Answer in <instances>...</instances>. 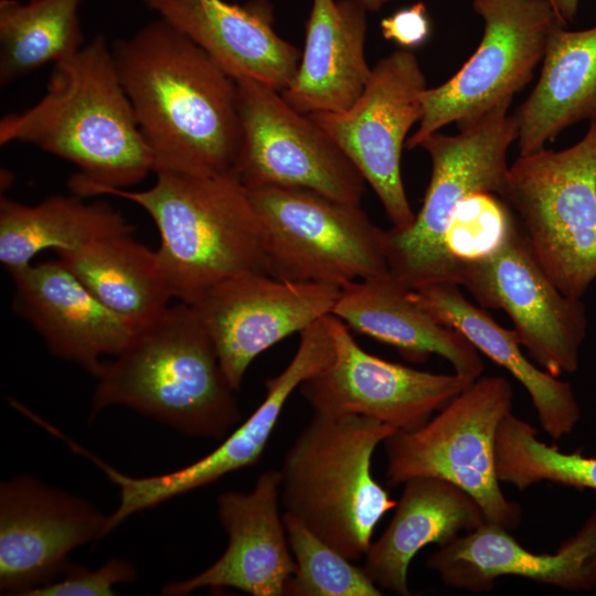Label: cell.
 Wrapping results in <instances>:
<instances>
[{
	"mask_svg": "<svg viewBox=\"0 0 596 596\" xmlns=\"http://www.w3.org/2000/svg\"><path fill=\"white\" fill-rule=\"evenodd\" d=\"M413 294L439 322L457 330L522 384L551 438L572 433L581 408L571 384L535 366L521 351L514 330L501 327L486 310L468 301L456 284H427L413 289Z\"/></svg>",
	"mask_w": 596,
	"mask_h": 596,
	"instance_id": "obj_25",
	"label": "cell"
},
{
	"mask_svg": "<svg viewBox=\"0 0 596 596\" xmlns=\"http://www.w3.org/2000/svg\"><path fill=\"white\" fill-rule=\"evenodd\" d=\"M104 362L91 416L123 405L184 434L221 439L241 422L235 390L193 308L168 306Z\"/></svg>",
	"mask_w": 596,
	"mask_h": 596,
	"instance_id": "obj_3",
	"label": "cell"
},
{
	"mask_svg": "<svg viewBox=\"0 0 596 596\" xmlns=\"http://www.w3.org/2000/svg\"><path fill=\"white\" fill-rule=\"evenodd\" d=\"M107 517L92 503L18 476L0 486V588L25 593L64 573L74 549L106 535Z\"/></svg>",
	"mask_w": 596,
	"mask_h": 596,
	"instance_id": "obj_17",
	"label": "cell"
},
{
	"mask_svg": "<svg viewBox=\"0 0 596 596\" xmlns=\"http://www.w3.org/2000/svg\"><path fill=\"white\" fill-rule=\"evenodd\" d=\"M395 427L360 415L313 413L279 471L288 514L350 561L365 556L373 531L395 508L372 475V457Z\"/></svg>",
	"mask_w": 596,
	"mask_h": 596,
	"instance_id": "obj_5",
	"label": "cell"
},
{
	"mask_svg": "<svg viewBox=\"0 0 596 596\" xmlns=\"http://www.w3.org/2000/svg\"><path fill=\"white\" fill-rule=\"evenodd\" d=\"M390 524L365 553L364 571L383 592L408 596L411 561L430 543L443 546L486 522L479 503L456 485L436 477L404 483Z\"/></svg>",
	"mask_w": 596,
	"mask_h": 596,
	"instance_id": "obj_24",
	"label": "cell"
},
{
	"mask_svg": "<svg viewBox=\"0 0 596 596\" xmlns=\"http://www.w3.org/2000/svg\"><path fill=\"white\" fill-rule=\"evenodd\" d=\"M444 585L470 593L493 589L497 578L518 576L570 592L596 587V511L556 553L535 554L511 531L488 522L439 546L426 558Z\"/></svg>",
	"mask_w": 596,
	"mask_h": 596,
	"instance_id": "obj_20",
	"label": "cell"
},
{
	"mask_svg": "<svg viewBox=\"0 0 596 596\" xmlns=\"http://www.w3.org/2000/svg\"><path fill=\"white\" fill-rule=\"evenodd\" d=\"M299 334V345L290 362L279 374L266 381V395L258 407L213 451L191 465L159 476L136 478L119 472L82 446L76 447L77 454L94 462L119 488V503L107 517L106 534L135 513L209 486L260 460L292 392L332 359L333 341L328 317L313 322Z\"/></svg>",
	"mask_w": 596,
	"mask_h": 596,
	"instance_id": "obj_14",
	"label": "cell"
},
{
	"mask_svg": "<svg viewBox=\"0 0 596 596\" xmlns=\"http://www.w3.org/2000/svg\"><path fill=\"white\" fill-rule=\"evenodd\" d=\"M12 307L56 356L95 376L105 355L116 356L136 328L99 301L61 259L31 264L10 274Z\"/></svg>",
	"mask_w": 596,
	"mask_h": 596,
	"instance_id": "obj_19",
	"label": "cell"
},
{
	"mask_svg": "<svg viewBox=\"0 0 596 596\" xmlns=\"http://www.w3.org/2000/svg\"><path fill=\"white\" fill-rule=\"evenodd\" d=\"M58 259L106 307L136 329L158 317L172 294L156 251L132 233L107 236Z\"/></svg>",
	"mask_w": 596,
	"mask_h": 596,
	"instance_id": "obj_28",
	"label": "cell"
},
{
	"mask_svg": "<svg viewBox=\"0 0 596 596\" xmlns=\"http://www.w3.org/2000/svg\"><path fill=\"white\" fill-rule=\"evenodd\" d=\"M494 459L499 481L520 491L541 481L596 491V457L584 456L581 449L563 453L542 443L536 429L512 413L498 428Z\"/></svg>",
	"mask_w": 596,
	"mask_h": 596,
	"instance_id": "obj_30",
	"label": "cell"
},
{
	"mask_svg": "<svg viewBox=\"0 0 596 596\" xmlns=\"http://www.w3.org/2000/svg\"><path fill=\"white\" fill-rule=\"evenodd\" d=\"M134 566L123 560L111 558L97 570L68 565L64 576L25 593L24 596H113L115 586L136 579Z\"/></svg>",
	"mask_w": 596,
	"mask_h": 596,
	"instance_id": "obj_33",
	"label": "cell"
},
{
	"mask_svg": "<svg viewBox=\"0 0 596 596\" xmlns=\"http://www.w3.org/2000/svg\"><path fill=\"white\" fill-rule=\"evenodd\" d=\"M457 284L481 307L503 310L521 347L544 371L558 377L577 370L587 328L585 306L552 283L518 223L493 254L458 265Z\"/></svg>",
	"mask_w": 596,
	"mask_h": 596,
	"instance_id": "obj_13",
	"label": "cell"
},
{
	"mask_svg": "<svg viewBox=\"0 0 596 596\" xmlns=\"http://www.w3.org/2000/svg\"><path fill=\"white\" fill-rule=\"evenodd\" d=\"M368 11H377L392 0H359Z\"/></svg>",
	"mask_w": 596,
	"mask_h": 596,
	"instance_id": "obj_36",
	"label": "cell"
},
{
	"mask_svg": "<svg viewBox=\"0 0 596 596\" xmlns=\"http://www.w3.org/2000/svg\"><path fill=\"white\" fill-rule=\"evenodd\" d=\"M296 571L288 579V596H381L363 567L332 549L292 517L283 515Z\"/></svg>",
	"mask_w": 596,
	"mask_h": 596,
	"instance_id": "obj_31",
	"label": "cell"
},
{
	"mask_svg": "<svg viewBox=\"0 0 596 596\" xmlns=\"http://www.w3.org/2000/svg\"><path fill=\"white\" fill-rule=\"evenodd\" d=\"M331 361L299 386L313 413L360 415L413 430L472 382L454 374L416 370L363 350L344 322L328 316Z\"/></svg>",
	"mask_w": 596,
	"mask_h": 596,
	"instance_id": "obj_15",
	"label": "cell"
},
{
	"mask_svg": "<svg viewBox=\"0 0 596 596\" xmlns=\"http://www.w3.org/2000/svg\"><path fill=\"white\" fill-rule=\"evenodd\" d=\"M472 7L483 21L479 46L453 77L424 91L408 149L448 124L464 125L512 100L533 78L550 32L561 23L549 0H472Z\"/></svg>",
	"mask_w": 596,
	"mask_h": 596,
	"instance_id": "obj_10",
	"label": "cell"
},
{
	"mask_svg": "<svg viewBox=\"0 0 596 596\" xmlns=\"http://www.w3.org/2000/svg\"><path fill=\"white\" fill-rule=\"evenodd\" d=\"M564 26L552 28L539 81L514 114L520 156L538 152L570 126L596 118V26Z\"/></svg>",
	"mask_w": 596,
	"mask_h": 596,
	"instance_id": "obj_26",
	"label": "cell"
},
{
	"mask_svg": "<svg viewBox=\"0 0 596 596\" xmlns=\"http://www.w3.org/2000/svg\"><path fill=\"white\" fill-rule=\"evenodd\" d=\"M368 10L359 0H312L297 72L280 94L301 114L343 111L371 75L364 43Z\"/></svg>",
	"mask_w": 596,
	"mask_h": 596,
	"instance_id": "obj_23",
	"label": "cell"
},
{
	"mask_svg": "<svg viewBox=\"0 0 596 596\" xmlns=\"http://www.w3.org/2000/svg\"><path fill=\"white\" fill-rule=\"evenodd\" d=\"M111 53L153 172L234 173L241 121L231 75L162 18L116 40Z\"/></svg>",
	"mask_w": 596,
	"mask_h": 596,
	"instance_id": "obj_1",
	"label": "cell"
},
{
	"mask_svg": "<svg viewBox=\"0 0 596 596\" xmlns=\"http://www.w3.org/2000/svg\"><path fill=\"white\" fill-rule=\"evenodd\" d=\"M82 0H0V84L7 85L84 46Z\"/></svg>",
	"mask_w": 596,
	"mask_h": 596,
	"instance_id": "obj_29",
	"label": "cell"
},
{
	"mask_svg": "<svg viewBox=\"0 0 596 596\" xmlns=\"http://www.w3.org/2000/svg\"><path fill=\"white\" fill-rule=\"evenodd\" d=\"M143 191L107 189L142 207L160 235L156 251L172 297L192 305L212 287L247 274H267L262 228L247 189L235 173L157 171Z\"/></svg>",
	"mask_w": 596,
	"mask_h": 596,
	"instance_id": "obj_4",
	"label": "cell"
},
{
	"mask_svg": "<svg viewBox=\"0 0 596 596\" xmlns=\"http://www.w3.org/2000/svg\"><path fill=\"white\" fill-rule=\"evenodd\" d=\"M241 148L234 173L247 189L302 188L360 204L365 181L333 140L280 92L235 78Z\"/></svg>",
	"mask_w": 596,
	"mask_h": 596,
	"instance_id": "obj_11",
	"label": "cell"
},
{
	"mask_svg": "<svg viewBox=\"0 0 596 596\" xmlns=\"http://www.w3.org/2000/svg\"><path fill=\"white\" fill-rule=\"evenodd\" d=\"M579 1L581 0H549L563 25H566L575 19Z\"/></svg>",
	"mask_w": 596,
	"mask_h": 596,
	"instance_id": "obj_35",
	"label": "cell"
},
{
	"mask_svg": "<svg viewBox=\"0 0 596 596\" xmlns=\"http://www.w3.org/2000/svg\"><path fill=\"white\" fill-rule=\"evenodd\" d=\"M78 195H51L28 205L0 200V262L11 274L32 264L42 251H73L94 241L134 233L135 226L106 202Z\"/></svg>",
	"mask_w": 596,
	"mask_h": 596,
	"instance_id": "obj_27",
	"label": "cell"
},
{
	"mask_svg": "<svg viewBox=\"0 0 596 596\" xmlns=\"http://www.w3.org/2000/svg\"><path fill=\"white\" fill-rule=\"evenodd\" d=\"M13 141L74 164L68 188L81 198L135 185L155 168L103 35L53 64L38 103L1 118L0 145Z\"/></svg>",
	"mask_w": 596,
	"mask_h": 596,
	"instance_id": "obj_2",
	"label": "cell"
},
{
	"mask_svg": "<svg viewBox=\"0 0 596 596\" xmlns=\"http://www.w3.org/2000/svg\"><path fill=\"white\" fill-rule=\"evenodd\" d=\"M505 100L478 118L460 125L454 136L439 131L419 147L432 161L423 205L411 226L386 231L389 272L411 289L433 283L457 284L444 237L458 204L471 193L501 196L509 172L507 152L518 138L515 115Z\"/></svg>",
	"mask_w": 596,
	"mask_h": 596,
	"instance_id": "obj_7",
	"label": "cell"
},
{
	"mask_svg": "<svg viewBox=\"0 0 596 596\" xmlns=\"http://www.w3.org/2000/svg\"><path fill=\"white\" fill-rule=\"evenodd\" d=\"M247 191L262 228L267 275L341 288L389 272L386 231L360 204L302 188Z\"/></svg>",
	"mask_w": 596,
	"mask_h": 596,
	"instance_id": "obj_9",
	"label": "cell"
},
{
	"mask_svg": "<svg viewBox=\"0 0 596 596\" xmlns=\"http://www.w3.org/2000/svg\"><path fill=\"white\" fill-rule=\"evenodd\" d=\"M426 88L416 56L398 50L377 61L348 109L308 114L371 185L398 230L415 219L401 175V156L408 131L422 118Z\"/></svg>",
	"mask_w": 596,
	"mask_h": 596,
	"instance_id": "obj_12",
	"label": "cell"
},
{
	"mask_svg": "<svg viewBox=\"0 0 596 596\" xmlns=\"http://www.w3.org/2000/svg\"><path fill=\"white\" fill-rule=\"evenodd\" d=\"M214 60L234 79L248 77L278 92L292 81L301 51L274 29L265 0H143Z\"/></svg>",
	"mask_w": 596,
	"mask_h": 596,
	"instance_id": "obj_21",
	"label": "cell"
},
{
	"mask_svg": "<svg viewBox=\"0 0 596 596\" xmlns=\"http://www.w3.org/2000/svg\"><path fill=\"white\" fill-rule=\"evenodd\" d=\"M517 221L507 203L497 194L476 192L465 198L448 223L444 246L457 267L486 258L498 251Z\"/></svg>",
	"mask_w": 596,
	"mask_h": 596,
	"instance_id": "obj_32",
	"label": "cell"
},
{
	"mask_svg": "<svg viewBox=\"0 0 596 596\" xmlns=\"http://www.w3.org/2000/svg\"><path fill=\"white\" fill-rule=\"evenodd\" d=\"M339 292L331 285L257 273L227 279L190 306L213 342L224 375L238 391L257 355L332 315Z\"/></svg>",
	"mask_w": 596,
	"mask_h": 596,
	"instance_id": "obj_16",
	"label": "cell"
},
{
	"mask_svg": "<svg viewBox=\"0 0 596 596\" xmlns=\"http://www.w3.org/2000/svg\"><path fill=\"white\" fill-rule=\"evenodd\" d=\"M332 315L349 329L394 347L412 361L437 354L469 382L483 371L475 347L457 330L439 322L415 298L413 289L390 272L341 287Z\"/></svg>",
	"mask_w": 596,
	"mask_h": 596,
	"instance_id": "obj_22",
	"label": "cell"
},
{
	"mask_svg": "<svg viewBox=\"0 0 596 596\" xmlns=\"http://www.w3.org/2000/svg\"><path fill=\"white\" fill-rule=\"evenodd\" d=\"M382 34L403 47H415L423 44L430 32V23L426 7L416 2L411 7L397 10L381 21Z\"/></svg>",
	"mask_w": 596,
	"mask_h": 596,
	"instance_id": "obj_34",
	"label": "cell"
},
{
	"mask_svg": "<svg viewBox=\"0 0 596 596\" xmlns=\"http://www.w3.org/2000/svg\"><path fill=\"white\" fill-rule=\"evenodd\" d=\"M500 198L552 283L582 299L596 278V118L566 149L519 156Z\"/></svg>",
	"mask_w": 596,
	"mask_h": 596,
	"instance_id": "obj_6",
	"label": "cell"
},
{
	"mask_svg": "<svg viewBox=\"0 0 596 596\" xmlns=\"http://www.w3.org/2000/svg\"><path fill=\"white\" fill-rule=\"evenodd\" d=\"M279 501L280 477L275 469L264 471L249 492L221 493L217 514L228 538L224 553L205 571L166 584L161 594L183 596L203 587H231L252 596H283L296 562Z\"/></svg>",
	"mask_w": 596,
	"mask_h": 596,
	"instance_id": "obj_18",
	"label": "cell"
},
{
	"mask_svg": "<svg viewBox=\"0 0 596 596\" xmlns=\"http://www.w3.org/2000/svg\"><path fill=\"white\" fill-rule=\"evenodd\" d=\"M512 405L513 389L505 377H478L423 426L396 429L383 441L387 485L397 487L415 477L447 480L479 503L486 522L515 530L521 507L504 497L494 459L497 432Z\"/></svg>",
	"mask_w": 596,
	"mask_h": 596,
	"instance_id": "obj_8",
	"label": "cell"
}]
</instances>
